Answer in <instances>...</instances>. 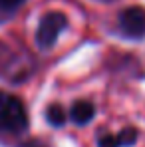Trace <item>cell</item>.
I'll use <instances>...</instances> for the list:
<instances>
[{"mask_svg": "<svg viewBox=\"0 0 145 147\" xmlns=\"http://www.w3.org/2000/svg\"><path fill=\"white\" fill-rule=\"evenodd\" d=\"M28 127V113L24 103L16 96L0 92V133L18 135Z\"/></svg>", "mask_w": 145, "mask_h": 147, "instance_id": "obj_1", "label": "cell"}, {"mask_svg": "<svg viewBox=\"0 0 145 147\" xmlns=\"http://www.w3.org/2000/svg\"><path fill=\"white\" fill-rule=\"evenodd\" d=\"M68 28V18L62 12H48L42 16L36 30V44L40 50H50L60 38V34Z\"/></svg>", "mask_w": 145, "mask_h": 147, "instance_id": "obj_2", "label": "cell"}, {"mask_svg": "<svg viewBox=\"0 0 145 147\" xmlns=\"http://www.w3.org/2000/svg\"><path fill=\"white\" fill-rule=\"evenodd\" d=\"M119 32L127 38H143L145 36V8L141 6H129L125 8L117 18Z\"/></svg>", "mask_w": 145, "mask_h": 147, "instance_id": "obj_3", "label": "cell"}, {"mask_svg": "<svg viewBox=\"0 0 145 147\" xmlns=\"http://www.w3.org/2000/svg\"><path fill=\"white\" fill-rule=\"evenodd\" d=\"M137 137H139V133L135 127H127L117 135L101 133L97 137V147H131L137 141Z\"/></svg>", "mask_w": 145, "mask_h": 147, "instance_id": "obj_4", "label": "cell"}, {"mask_svg": "<svg viewBox=\"0 0 145 147\" xmlns=\"http://www.w3.org/2000/svg\"><path fill=\"white\" fill-rule=\"evenodd\" d=\"M94 115H96V107H94L92 101H86V99L76 101L72 105V109H70V117H72V121L76 123V125H86V123H90L94 119Z\"/></svg>", "mask_w": 145, "mask_h": 147, "instance_id": "obj_5", "label": "cell"}, {"mask_svg": "<svg viewBox=\"0 0 145 147\" xmlns=\"http://www.w3.org/2000/svg\"><path fill=\"white\" fill-rule=\"evenodd\" d=\"M46 119H48V123L54 125V127H62V125L66 123V111H64V107H62L60 103L50 105L48 109H46Z\"/></svg>", "mask_w": 145, "mask_h": 147, "instance_id": "obj_6", "label": "cell"}, {"mask_svg": "<svg viewBox=\"0 0 145 147\" xmlns=\"http://www.w3.org/2000/svg\"><path fill=\"white\" fill-rule=\"evenodd\" d=\"M24 4V0H0V10L4 12H14Z\"/></svg>", "mask_w": 145, "mask_h": 147, "instance_id": "obj_7", "label": "cell"}, {"mask_svg": "<svg viewBox=\"0 0 145 147\" xmlns=\"http://www.w3.org/2000/svg\"><path fill=\"white\" fill-rule=\"evenodd\" d=\"M22 147H44V143H40V141H28Z\"/></svg>", "mask_w": 145, "mask_h": 147, "instance_id": "obj_8", "label": "cell"}]
</instances>
